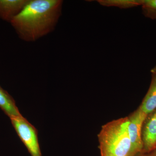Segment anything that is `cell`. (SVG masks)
<instances>
[{
  "label": "cell",
  "instance_id": "6da1fadb",
  "mask_svg": "<svg viewBox=\"0 0 156 156\" xmlns=\"http://www.w3.org/2000/svg\"><path fill=\"white\" fill-rule=\"evenodd\" d=\"M61 0H31L12 19L11 25L19 36L34 41L51 32L61 14Z\"/></svg>",
  "mask_w": 156,
  "mask_h": 156
},
{
  "label": "cell",
  "instance_id": "7a4b0ae2",
  "mask_svg": "<svg viewBox=\"0 0 156 156\" xmlns=\"http://www.w3.org/2000/svg\"><path fill=\"white\" fill-rule=\"evenodd\" d=\"M128 117L104 125L98 135L101 156H131Z\"/></svg>",
  "mask_w": 156,
  "mask_h": 156
},
{
  "label": "cell",
  "instance_id": "3957f363",
  "mask_svg": "<svg viewBox=\"0 0 156 156\" xmlns=\"http://www.w3.org/2000/svg\"><path fill=\"white\" fill-rule=\"evenodd\" d=\"M17 135L31 156H42L39 145L38 131L35 127L22 115L11 118Z\"/></svg>",
  "mask_w": 156,
  "mask_h": 156
},
{
  "label": "cell",
  "instance_id": "277c9868",
  "mask_svg": "<svg viewBox=\"0 0 156 156\" xmlns=\"http://www.w3.org/2000/svg\"><path fill=\"white\" fill-rule=\"evenodd\" d=\"M147 116L139 108L128 117V133L131 146V156L143 151L142 128Z\"/></svg>",
  "mask_w": 156,
  "mask_h": 156
},
{
  "label": "cell",
  "instance_id": "5b68a950",
  "mask_svg": "<svg viewBox=\"0 0 156 156\" xmlns=\"http://www.w3.org/2000/svg\"><path fill=\"white\" fill-rule=\"evenodd\" d=\"M144 152H150L156 149V109L148 115L142 128Z\"/></svg>",
  "mask_w": 156,
  "mask_h": 156
},
{
  "label": "cell",
  "instance_id": "8992f818",
  "mask_svg": "<svg viewBox=\"0 0 156 156\" xmlns=\"http://www.w3.org/2000/svg\"><path fill=\"white\" fill-rule=\"evenodd\" d=\"M28 2V0H0V17L11 22Z\"/></svg>",
  "mask_w": 156,
  "mask_h": 156
},
{
  "label": "cell",
  "instance_id": "52a82bcc",
  "mask_svg": "<svg viewBox=\"0 0 156 156\" xmlns=\"http://www.w3.org/2000/svg\"><path fill=\"white\" fill-rule=\"evenodd\" d=\"M0 108L11 119L21 115L15 101L9 93L0 86Z\"/></svg>",
  "mask_w": 156,
  "mask_h": 156
},
{
  "label": "cell",
  "instance_id": "ba28073f",
  "mask_svg": "<svg viewBox=\"0 0 156 156\" xmlns=\"http://www.w3.org/2000/svg\"><path fill=\"white\" fill-rule=\"evenodd\" d=\"M152 76L150 87L139 108L147 115L156 109V77Z\"/></svg>",
  "mask_w": 156,
  "mask_h": 156
},
{
  "label": "cell",
  "instance_id": "9c48e42d",
  "mask_svg": "<svg viewBox=\"0 0 156 156\" xmlns=\"http://www.w3.org/2000/svg\"><path fill=\"white\" fill-rule=\"evenodd\" d=\"M98 2L101 5L115 7L122 9H127L141 6L143 0H99Z\"/></svg>",
  "mask_w": 156,
  "mask_h": 156
},
{
  "label": "cell",
  "instance_id": "30bf717a",
  "mask_svg": "<svg viewBox=\"0 0 156 156\" xmlns=\"http://www.w3.org/2000/svg\"><path fill=\"white\" fill-rule=\"evenodd\" d=\"M141 7L145 17L156 20V0H143Z\"/></svg>",
  "mask_w": 156,
  "mask_h": 156
},
{
  "label": "cell",
  "instance_id": "8fae6325",
  "mask_svg": "<svg viewBox=\"0 0 156 156\" xmlns=\"http://www.w3.org/2000/svg\"><path fill=\"white\" fill-rule=\"evenodd\" d=\"M134 156H156V149L150 152H141Z\"/></svg>",
  "mask_w": 156,
  "mask_h": 156
},
{
  "label": "cell",
  "instance_id": "7c38bea8",
  "mask_svg": "<svg viewBox=\"0 0 156 156\" xmlns=\"http://www.w3.org/2000/svg\"><path fill=\"white\" fill-rule=\"evenodd\" d=\"M151 73L152 75L155 76L156 77V66L154 68H153L151 70Z\"/></svg>",
  "mask_w": 156,
  "mask_h": 156
}]
</instances>
